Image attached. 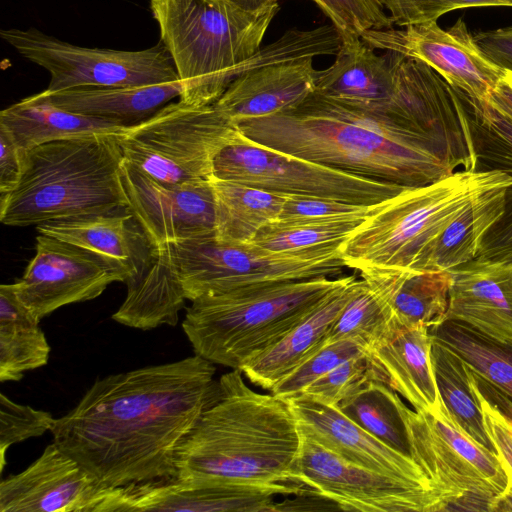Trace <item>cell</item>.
Instances as JSON below:
<instances>
[{
    "label": "cell",
    "instance_id": "obj_1",
    "mask_svg": "<svg viewBox=\"0 0 512 512\" xmlns=\"http://www.w3.org/2000/svg\"><path fill=\"white\" fill-rule=\"evenodd\" d=\"M214 365L194 354L98 378L55 419L53 442L103 487L176 477L180 446L218 397Z\"/></svg>",
    "mask_w": 512,
    "mask_h": 512
},
{
    "label": "cell",
    "instance_id": "obj_2",
    "mask_svg": "<svg viewBox=\"0 0 512 512\" xmlns=\"http://www.w3.org/2000/svg\"><path fill=\"white\" fill-rule=\"evenodd\" d=\"M236 125L255 144L401 186L427 185L463 170L433 139L315 92L290 109Z\"/></svg>",
    "mask_w": 512,
    "mask_h": 512
},
{
    "label": "cell",
    "instance_id": "obj_3",
    "mask_svg": "<svg viewBox=\"0 0 512 512\" xmlns=\"http://www.w3.org/2000/svg\"><path fill=\"white\" fill-rule=\"evenodd\" d=\"M161 42L182 92L179 100L212 105L243 72L267 63L336 55L341 37L332 25L287 31L261 47L278 4L245 11L229 0H150Z\"/></svg>",
    "mask_w": 512,
    "mask_h": 512
},
{
    "label": "cell",
    "instance_id": "obj_4",
    "mask_svg": "<svg viewBox=\"0 0 512 512\" xmlns=\"http://www.w3.org/2000/svg\"><path fill=\"white\" fill-rule=\"evenodd\" d=\"M219 394L180 446L179 478L212 479L297 495L302 431L289 401L252 390L239 369L219 378Z\"/></svg>",
    "mask_w": 512,
    "mask_h": 512
},
{
    "label": "cell",
    "instance_id": "obj_5",
    "mask_svg": "<svg viewBox=\"0 0 512 512\" xmlns=\"http://www.w3.org/2000/svg\"><path fill=\"white\" fill-rule=\"evenodd\" d=\"M120 134H93L22 150L18 185L0 196L4 225L27 227L128 208Z\"/></svg>",
    "mask_w": 512,
    "mask_h": 512
},
{
    "label": "cell",
    "instance_id": "obj_6",
    "mask_svg": "<svg viewBox=\"0 0 512 512\" xmlns=\"http://www.w3.org/2000/svg\"><path fill=\"white\" fill-rule=\"evenodd\" d=\"M512 185L501 170H458L436 182L407 187L364 220L340 246L348 268L399 267L434 271L438 240L479 196Z\"/></svg>",
    "mask_w": 512,
    "mask_h": 512
},
{
    "label": "cell",
    "instance_id": "obj_7",
    "mask_svg": "<svg viewBox=\"0 0 512 512\" xmlns=\"http://www.w3.org/2000/svg\"><path fill=\"white\" fill-rule=\"evenodd\" d=\"M344 277L262 282L191 301L182 322L194 354L239 369L308 316Z\"/></svg>",
    "mask_w": 512,
    "mask_h": 512
},
{
    "label": "cell",
    "instance_id": "obj_8",
    "mask_svg": "<svg viewBox=\"0 0 512 512\" xmlns=\"http://www.w3.org/2000/svg\"><path fill=\"white\" fill-rule=\"evenodd\" d=\"M164 246L189 301L262 282L338 278L347 268L341 245L275 253L213 234Z\"/></svg>",
    "mask_w": 512,
    "mask_h": 512
},
{
    "label": "cell",
    "instance_id": "obj_9",
    "mask_svg": "<svg viewBox=\"0 0 512 512\" xmlns=\"http://www.w3.org/2000/svg\"><path fill=\"white\" fill-rule=\"evenodd\" d=\"M236 123L214 104L169 102L119 135L124 160L163 183L211 179L216 155L238 141Z\"/></svg>",
    "mask_w": 512,
    "mask_h": 512
},
{
    "label": "cell",
    "instance_id": "obj_10",
    "mask_svg": "<svg viewBox=\"0 0 512 512\" xmlns=\"http://www.w3.org/2000/svg\"><path fill=\"white\" fill-rule=\"evenodd\" d=\"M410 455L428 476L445 511H489L508 477L497 453L465 434L442 402L432 413L418 412L399 398Z\"/></svg>",
    "mask_w": 512,
    "mask_h": 512
},
{
    "label": "cell",
    "instance_id": "obj_11",
    "mask_svg": "<svg viewBox=\"0 0 512 512\" xmlns=\"http://www.w3.org/2000/svg\"><path fill=\"white\" fill-rule=\"evenodd\" d=\"M2 40L50 73L49 92L82 87H135L178 81L161 41L139 51L77 46L30 27L2 29Z\"/></svg>",
    "mask_w": 512,
    "mask_h": 512
},
{
    "label": "cell",
    "instance_id": "obj_12",
    "mask_svg": "<svg viewBox=\"0 0 512 512\" xmlns=\"http://www.w3.org/2000/svg\"><path fill=\"white\" fill-rule=\"evenodd\" d=\"M212 177L240 182L287 197H313L356 205H375L407 186L355 175L258 145L242 134L213 162Z\"/></svg>",
    "mask_w": 512,
    "mask_h": 512
},
{
    "label": "cell",
    "instance_id": "obj_13",
    "mask_svg": "<svg viewBox=\"0 0 512 512\" xmlns=\"http://www.w3.org/2000/svg\"><path fill=\"white\" fill-rule=\"evenodd\" d=\"M301 431L297 481L334 502L340 510L445 511L443 501L435 492L351 463Z\"/></svg>",
    "mask_w": 512,
    "mask_h": 512
},
{
    "label": "cell",
    "instance_id": "obj_14",
    "mask_svg": "<svg viewBox=\"0 0 512 512\" xmlns=\"http://www.w3.org/2000/svg\"><path fill=\"white\" fill-rule=\"evenodd\" d=\"M361 39L374 49L424 62L478 104L487 103L506 73L480 49L463 18L448 29L429 22L402 29L369 30Z\"/></svg>",
    "mask_w": 512,
    "mask_h": 512
},
{
    "label": "cell",
    "instance_id": "obj_15",
    "mask_svg": "<svg viewBox=\"0 0 512 512\" xmlns=\"http://www.w3.org/2000/svg\"><path fill=\"white\" fill-rule=\"evenodd\" d=\"M126 279L121 271L97 255L39 233L35 255L12 288L41 320L63 306L95 299L111 283H125Z\"/></svg>",
    "mask_w": 512,
    "mask_h": 512
},
{
    "label": "cell",
    "instance_id": "obj_16",
    "mask_svg": "<svg viewBox=\"0 0 512 512\" xmlns=\"http://www.w3.org/2000/svg\"><path fill=\"white\" fill-rule=\"evenodd\" d=\"M278 494L265 486L168 477L105 487L94 512H274Z\"/></svg>",
    "mask_w": 512,
    "mask_h": 512
},
{
    "label": "cell",
    "instance_id": "obj_17",
    "mask_svg": "<svg viewBox=\"0 0 512 512\" xmlns=\"http://www.w3.org/2000/svg\"><path fill=\"white\" fill-rule=\"evenodd\" d=\"M122 181L128 210L154 248L215 234L211 179L163 183L124 160Z\"/></svg>",
    "mask_w": 512,
    "mask_h": 512
},
{
    "label": "cell",
    "instance_id": "obj_18",
    "mask_svg": "<svg viewBox=\"0 0 512 512\" xmlns=\"http://www.w3.org/2000/svg\"><path fill=\"white\" fill-rule=\"evenodd\" d=\"M104 488L52 442L25 470L1 480L0 512H94Z\"/></svg>",
    "mask_w": 512,
    "mask_h": 512
},
{
    "label": "cell",
    "instance_id": "obj_19",
    "mask_svg": "<svg viewBox=\"0 0 512 512\" xmlns=\"http://www.w3.org/2000/svg\"><path fill=\"white\" fill-rule=\"evenodd\" d=\"M286 399L301 429L327 449L351 463L436 493L428 476L411 456L374 437L336 406L302 394Z\"/></svg>",
    "mask_w": 512,
    "mask_h": 512
},
{
    "label": "cell",
    "instance_id": "obj_20",
    "mask_svg": "<svg viewBox=\"0 0 512 512\" xmlns=\"http://www.w3.org/2000/svg\"><path fill=\"white\" fill-rule=\"evenodd\" d=\"M335 56L331 66L318 70L315 93L411 129L396 112L399 84L389 51L380 56L361 37H349L341 38Z\"/></svg>",
    "mask_w": 512,
    "mask_h": 512
},
{
    "label": "cell",
    "instance_id": "obj_21",
    "mask_svg": "<svg viewBox=\"0 0 512 512\" xmlns=\"http://www.w3.org/2000/svg\"><path fill=\"white\" fill-rule=\"evenodd\" d=\"M431 335L423 324L390 319L365 347V356L380 381L404 397L418 412L441 405L430 359Z\"/></svg>",
    "mask_w": 512,
    "mask_h": 512
},
{
    "label": "cell",
    "instance_id": "obj_22",
    "mask_svg": "<svg viewBox=\"0 0 512 512\" xmlns=\"http://www.w3.org/2000/svg\"><path fill=\"white\" fill-rule=\"evenodd\" d=\"M449 271L445 320L512 345V262L476 257Z\"/></svg>",
    "mask_w": 512,
    "mask_h": 512
},
{
    "label": "cell",
    "instance_id": "obj_23",
    "mask_svg": "<svg viewBox=\"0 0 512 512\" xmlns=\"http://www.w3.org/2000/svg\"><path fill=\"white\" fill-rule=\"evenodd\" d=\"M313 57L272 62L238 76L214 105L237 121L290 109L315 90Z\"/></svg>",
    "mask_w": 512,
    "mask_h": 512
},
{
    "label": "cell",
    "instance_id": "obj_24",
    "mask_svg": "<svg viewBox=\"0 0 512 512\" xmlns=\"http://www.w3.org/2000/svg\"><path fill=\"white\" fill-rule=\"evenodd\" d=\"M36 229L97 255L121 271L126 282L139 275L154 249L128 208L46 222Z\"/></svg>",
    "mask_w": 512,
    "mask_h": 512
},
{
    "label": "cell",
    "instance_id": "obj_25",
    "mask_svg": "<svg viewBox=\"0 0 512 512\" xmlns=\"http://www.w3.org/2000/svg\"><path fill=\"white\" fill-rule=\"evenodd\" d=\"M359 280L345 276L301 322L280 340L250 358L240 370L253 384L271 390L282 378L327 343L329 330L356 292Z\"/></svg>",
    "mask_w": 512,
    "mask_h": 512
},
{
    "label": "cell",
    "instance_id": "obj_26",
    "mask_svg": "<svg viewBox=\"0 0 512 512\" xmlns=\"http://www.w3.org/2000/svg\"><path fill=\"white\" fill-rule=\"evenodd\" d=\"M361 279L400 324H423L429 329L445 320L450 271H416L399 267H366Z\"/></svg>",
    "mask_w": 512,
    "mask_h": 512
},
{
    "label": "cell",
    "instance_id": "obj_27",
    "mask_svg": "<svg viewBox=\"0 0 512 512\" xmlns=\"http://www.w3.org/2000/svg\"><path fill=\"white\" fill-rule=\"evenodd\" d=\"M180 81L135 87H82L37 95L68 111L129 127L180 97Z\"/></svg>",
    "mask_w": 512,
    "mask_h": 512
},
{
    "label": "cell",
    "instance_id": "obj_28",
    "mask_svg": "<svg viewBox=\"0 0 512 512\" xmlns=\"http://www.w3.org/2000/svg\"><path fill=\"white\" fill-rule=\"evenodd\" d=\"M126 286V297L112 315L115 322L139 330L178 323L187 299L165 246L153 249L149 262Z\"/></svg>",
    "mask_w": 512,
    "mask_h": 512
},
{
    "label": "cell",
    "instance_id": "obj_29",
    "mask_svg": "<svg viewBox=\"0 0 512 512\" xmlns=\"http://www.w3.org/2000/svg\"><path fill=\"white\" fill-rule=\"evenodd\" d=\"M470 124L477 170L512 176V122L488 103L470 100ZM477 257L512 262V185L506 190L504 212L485 235Z\"/></svg>",
    "mask_w": 512,
    "mask_h": 512
},
{
    "label": "cell",
    "instance_id": "obj_30",
    "mask_svg": "<svg viewBox=\"0 0 512 512\" xmlns=\"http://www.w3.org/2000/svg\"><path fill=\"white\" fill-rule=\"evenodd\" d=\"M0 124L11 132L21 150L93 134H121L126 129L114 122L60 108L37 94L3 109Z\"/></svg>",
    "mask_w": 512,
    "mask_h": 512
},
{
    "label": "cell",
    "instance_id": "obj_31",
    "mask_svg": "<svg viewBox=\"0 0 512 512\" xmlns=\"http://www.w3.org/2000/svg\"><path fill=\"white\" fill-rule=\"evenodd\" d=\"M50 345L40 320L19 300L12 284L0 286V381L21 380L47 365Z\"/></svg>",
    "mask_w": 512,
    "mask_h": 512
},
{
    "label": "cell",
    "instance_id": "obj_32",
    "mask_svg": "<svg viewBox=\"0 0 512 512\" xmlns=\"http://www.w3.org/2000/svg\"><path fill=\"white\" fill-rule=\"evenodd\" d=\"M215 201V238L249 243L258 231L275 221L287 196L240 182L211 178Z\"/></svg>",
    "mask_w": 512,
    "mask_h": 512
},
{
    "label": "cell",
    "instance_id": "obj_33",
    "mask_svg": "<svg viewBox=\"0 0 512 512\" xmlns=\"http://www.w3.org/2000/svg\"><path fill=\"white\" fill-rule=\"evenodd\" d=\"M430 359L441 402L451 420L474 441L496 453L467 365L455 352L432 337Z\"/></svg>",
    "mask_w": 512,
    "mask_h": 512
},
{
    "label": "cell",
    "instance_id": "obj_34",
    "mask_svg": "<svg viewBox=\"0 0 512 512\" xmlns=\"http://www.w3.org/2000/svg\"><path fill=\"white\" fill-rule=\"evenodd\" d=\"M509 187L482 194L449 225L434 251V271L452 270L478 256L485 235L504 212Z\"/></svg>",
    "mask_w": 512,
    "mask_h": 512
},
{
    "label": "cell",
    "instance_id": "obj_35",
    "mask_svg": "<svg viewBox=\"0 0 512 512\" xmlns=\"http://www.w3.org/2000/svg\"><path fill=\"white\" fill-rule=\"evenodd\" d=\"M429 333L455 352L474 373L512 398V345L455 320H444L431 327Z\"/></svg>",
    "mask_w": 512,
    "mask_h": 512
},
{
    "label": "cell",
    "instance_id": "obj_36",
    "mask_svg": "<svg viewBox=\"0 0 512 512\" xmlns=\"http://www.w3.org/2000/svg\"><path fill=\"white\" fill-rule=\"evenodd\" d=\"M387 384L370 379L336 407L350 420L392 448L410 455V446L398 400Z\"/></svg>",
    "mask_w": 512,
    "mask_h": 512
},
{
    "label": "cell",
    "instance_id": "obj_37",
    "mask_svg": "<svg viewBox=\"0 0 512 512\" xmlns=\"http://www.w3.org/2000/svg\"><path fill=\"white\" fill-rule=\"evenodd\" d=\"M362 222L337 220L283 224L273 221L261 228L250 243L275 253L342 245Z\"/></svg>",
    "mask_w": 512,
    "mask_h": 512
},
{
    "label": "cell",
    "instance_id": "obj_38",
    "mask_svg": "<svg viewBox=\"0 0 512 512\" xmlns=\"http://www.w3.org/2000/svg\"><path fill=\"white\" fill-rule=\"evenodd\" d=\"M391 316L363 279L331 326L327 343L341 339H354L364 347L378 336Z\"/></svg>",
    "mask_w": 512,
    "mask_h": 512
},
{
    "label": "cell",
    "instance_id": "obj_39",
    "mask_svg": "<svg viewBox=\"0 0 512 512\" xmlns=\"http://www.w3.org/2000/svg\"><path fill=\"white\" fill-rule=\"evenodd\" d=\"M364 355L365 347L354 339L328 342L282 378L270 393L284 399L298 395L339 364Z\"/></svg>",
    "mask_w": 512,
    "mask_h": 512
},
{
    "label": "cell",
    "instance_id": "obj_40",
    "mask_svg": "<svg viewBox=\"0 0 512 512\" xmlns=\"http://www.w3.org/2000/svg\"><path fill=\"white\" fill-rule=\"evenodd\" d=\"M331 20L341 38L361 37L369 30L393 24L380 0H312Z\"/></svg>",
    "mask_w": 512,
    "mask_h": 512
},
{
    "label": "cell",
    "instance_id": "obj_41",
    "mask_svg": "<svg viewBox=\"0 0 512 512\" xmlns=\"http://www.w3.org/2000/svg\"><path fill=\"white\" fill-rule=\"evenodd\" d=\"M389 200V199H388ZM386 201L375 205H356L330 199L313 197H287L275 222L290 224L313 221L359 220L364 221L381 210Z\"/></svg>",
    "mask_w": 512,
    "mask_h": 512
},
{
    "label": "cell",
    "instance_id": "obj_42",
    "mask_svg": "<svg viewBox=\"0 0 512 512\" xmlns=\"http://www.w3.org/2000/svg\"><path fill=\"white\" fill-rule=\"evenodd\" d=\"M370 379L380 381L364 355L339 364L307 386L300 394L325 405L337 406Z\"/></svg>",
    "mask_w": 512,
    "mask_h": 512
},
{
    "label": "cell",
    "instance_id": "obj_43",
    "mask_svg": "<svg viewBox=\"0 0 512 512\" xmlns=\"http://www.w3.org/2000/svg\"><path fill=\"white\" fill-rule=\"evenodd\" d=\"M55 419L51 413L12 401L0 393V466H5L6 451L14 444L51 431Z\"/></svg>",
    "mask_w": 512,
    "mask_h": 512
},
{
    "label": "cell",
    "instance_id": "obj_44",
    "mask_svg": "<svg viewBox=\"0 0 512 512\" xmlns=\"http://www.w3.org/2000/svg\"><path fill=\"white\" fill-rule=\"evenodd\" d=\"M389 12L393 25H410L436 22L443 14L462 8L509 6L512 0H380Z\"/></svg>",
    "mask_w": 512,
    "mask_h": 512
},
{
    "label": "cell",
    "instance_id": "obj_45",
    "mask_svg": "<svg viewBox=\"0 0 512 512\" xmlns=\"http://www.w3.org/2000/svg\"><path fill=\"white\" fill-rule=\"evenodd\" d=\"M477 397L481 403L489 438L503 464L504 470L512 475V424L486 400L479 395Z\"/></svg>",
    "mask_w": 512,
    "mask_h": 512
},
{
    "label": "cell",
    "instance_id": "obj_46",
    "mask_svg": "<svg viewBox=\"0 0 512 512\" xmlns=\"http://www.w3.org/2000/svg\"><path fill=\"white\" fill-rule=\"evenodd\" d=\"M23 171L22 150L11 132L0 124V196L18 185Z\"/></svg>",
    "mask_w": 512,
    "mask_h": 512
},
{
    "label": "cell",
    "instance_id": "obj_47",
    "mask_svg": "<svg viewBox=\"0 0 512 512\" xmlns=\"http://www.w3.org/2000/svg\"><path fill=\"white\" fill-rule=\"evenodd\" d=\"M473 36L477 45L492 62L512 72V25Z\"/></svg>",
    "mask_w": 512,
    "mask_h": 512
},
{
    "label": "cell",
    "instance_id": "obj_48",
    "mask_svg": "<svg viewBox=\"0 0 512 512\" xmlns=\"http://www.w3.org/2000/svg\"><path fill=\"white\" fill-rule=\"evenodd\" d=\"M468 369L471 384L475 393L492 405L507 421L512 424V398L474 373L469 367Z\"/></svg>",
    "mask_w": 512,
    "mask_h": 512
},
{
    "label": "cell",
    "instance_id": "obj_49",
    "mask_svg": "<svg viewBox=\"0 0 512 512\" xmlns=\"http://www.w3.org/2000/svg\"><path fill=\"white\" fill-rule=\"evenodd\" d=\"M487 103L512 122V87L502 79L492 91Z\"/></svg>",
    "mask_w": 512,
    "mask_h": 512
},
{
    "label": "cell",
    "instance_id": "obj_50",
    "mask_svg": "<svg viewBox=\"0 0 512 512\" xmlns=\"http://www.w3.org/2000/svg\"><path fill=\"white\" fill-rule=\"evenodd\" d=\"M508 477L507 486L490 504V512H512V475L505 471Z\"/></svg>",
    "mask_w": 512,
    "mask_h": 512
},
{
    "label": "cell",
    "instance_id": "obj_51",
    "mask_svg": "<svg viewBox=\"0 0 512 512\" xmlns=\"http://www.w3.org/2000/svg\"><path fill=\"white\" fill-rule=\"evenodd\" d=\"M245 11H259L278 4V0H229Z\"/></svg>",
    "mask_w": 512,
    "mask_h": 512
},
{
    "label": "cell",
    "instance_id": "obj_52",
    "mask_svg": "<svg viewBox=\"0 0 512 512\" xmlns=\"http://www.w3.org/2000/svg\"><path fill=\"white\" fill-rule=\"evenodd\" d=\"M506 71V70H505ZM504 81L510 86L512 87V72L511 71H506L505 73V76H504Z\"/></svg>",
    "mask_w": 512,
    "mask_h": 512
}]
</instances>
